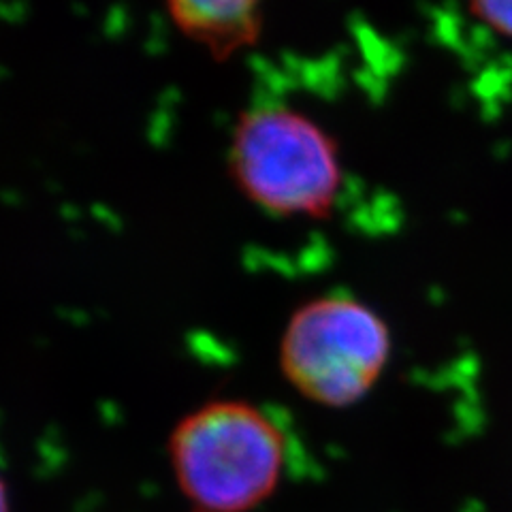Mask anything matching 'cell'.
<instances>
[{
  "label": "cell",
  "instance_id": "1",
  "mask_svg": "<svg viewBox=\"0 0 512 512\" xmlns=\"http://www.w3.org/2000/svg\"><path fill=\"white\" fill-rule=\"evenodd\" d=\"M274 416L244 399H214L175 425V478L199 512H246L267 500L286 466Z\"/></svg>",
  "mask_w": 512,
  "mask_h": 512
},
{
  "label": "cell",
  "instance_id": "2",
  "mask_svg": "<svg viewBox=\"0 0 512 512\" xmlns=\"http://www.w3.org/2000/svg\"><path fill=\"white\" fill-rule=\"evenodd\" d=\"M229 173L261 210L284 218H325L338 203L342 160L335 139L301 109L265 101L239 116Z\"/></svg>",
  "mask_w": 512,
  "mask_h": 512
},
{
  "label": "cell",
  "instance_id": "3",
  "mask_svg": "<svg viewBox=\"0 0 512 512\" xmlns=\"http://www.w3.org/2000/svg\"><path fill=\"white\" fill-rule=\"evenodd\" d=\"M278 355L286 382L301 397L348 408L376 387L391 357V331L363 301L325 295L293 312Z\"/></svg>",
  "mask_w": 512,
  "mask_h": 512
},
{
  "label": "cell",
  "instance_id": "4",
  "mask_svg": "<svg viewBox=\"0 0 512 512\" xmlns=\"http://www.w3.org/2000/svg\"><path fill=\"white\" fill-rule=\"evenodd\" d=\"M171 22L182 35L203 45L216 58H227L259 39L263 11L252 0H205V3H171Z\"/></svg>",
  "mask_w": 512,
  "mask_h": 512
},
{
  "label": "cell",
  "instance_id": "5",
  "mask_svg": "<svg viewBox=\"0 0 512 512\" xmlns=\"http://www.w3.org/2000/svg\"><path fill=\"white\" fill-rule=\"evenodd\" d=\"M470 9L476 18L487 24L491 30H495L502 37L512 39V3L493 0V3H474Z\"/></svg>",
  "mask_w": 512,
  "mask_h": 512
},
{
  "label": "cell",
  "instance_id": "6",
  "mask_svg": "<svg viewBox=\"0 0 512 512\" xmlns=\"http://www.w3.org/2000/svg\"><path fill=\"white\" fill-rule=\"evenodd\" d=\"M0 512H9V498H7V487H5L3 476H0Z\"/></svg>",
  "mask_w": 512,
  "mask_h": 512
}]
</instances>
